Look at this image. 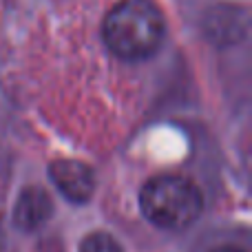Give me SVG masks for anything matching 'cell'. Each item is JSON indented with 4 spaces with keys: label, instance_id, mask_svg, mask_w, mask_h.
<instances>
[{
    "label": "cell",
    "instance_id": "cell-7",
    "mask_svg": "<svg viewBox=\"0 0 252 252\" xmlns=\"http://www.w3.org/2000/svg\"><path fill=\"white\" fill-rule=\"evenodd\" d=\"M213 252H246V250L235 248V246H221V248H217V250H213Z\"/></svg>",
    "mask_w": 252,
    "mask_h": 252
},
{
    "label": "cell",
    "instance_id": "cell-1",
    "mask_svg": "<svg viewBox=\"0 0 252 252\" xmlns=\"http://www.w3.org/2000/svg\"><path fill=\"white\" fill-rule=\"evenodd\" d=\"M166 33L164 16L151 0H120L104 18L102 38L122 60H146Z\"/></svg>",
    "mask_w": 252,
    "mask_h": 252
},
{
    "label": "cell",
    "instance_id": "cell-4",
    "mask_svg": "<svg viewBox=\"0 0 252 252\" xmlns=\"http://www.w3.org/2000/svg\"><path fill=\"white\" fill-rule=\"evenodd\" d=\"M53 215V201L44 188L29 186L18 195L16 206H13V223L20 230H38L51 219Z\"/></svg>",
    "mask_w": 252,
    "mask_h": 252
},
{
    "label": "cell",
    "instance_id": "cell-2",
    "mask_svg": "<svg viewBox=\"0 0 252 252\" xmlns=\"http://www.w3.org/2000/svg\"><path fill=\"white\" fill-rule=\"evenodd\" d=\"M144 217L164 230H184L199 219L204 195L192 179L184 175H157L139 192Z\"/></svg>",
    "mask_w": 252,
    "mask_h": 252
},
{
    "label": "cell",
    "instance_id": "cell-6",
    "mask_svg": "<svg viewBox=\"0 0 252 252\" xmlns=\"http://www.w3.org/2000/svg\"><path fill=\"white\" fill-rule=\"evenodd\" d=\"M80 252H124L122 246L106 232H93L80 244Z\"/></svg>",
    "mask_w": 252,
    "mask_h": 252
},
{
    "label": "cell",
    "instance_id": "cell-5",
    "mask_svg": "<svg viewBox=\"0 0 252 252\" xmlns=\"http://www.w3.org/2000/svg\"><path fill=\"white\" fill-rule=\"evenodd\" d=\"M246 29H248L246 11L239 7L213 9L206 18V33L215 42H237L246 35Z\"/></svg>",
    "mask_w": 252,
    "mask_h": 252
},
{
    "label": "cell",
    "instance_id": "cell-3",
    "mask_svg": "<svg viewBox=\"0 0 252 252\" xmlns=\"http://www.w3.org/2000/svg\"><path fill=\"white\" fill-rule=\"evenodd\" d=\"M49 177L56 188L73 204H84L93 197L95 175L84 161L78 159H56L49 166Z\"/></svg>",
    "mask_w": 252,
    "mask_h": 252
}]
</instances>
